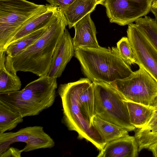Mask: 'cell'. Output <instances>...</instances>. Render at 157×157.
I'll return each mask as SVG.
<instances>
[{"label": "cell", "mask_w": 157, "mask_h": 157, "mask_svg": "<svg viewBox=\"0 0 157 157\" xmlns=\"http://www.w3.org/2000/svg\"><path fill=\"white\" fill-rule=\"evenodd\" d=\"M57 92L62 101V122L68 130L76 132L79 139H85L102 150L107 143L93 123L96 115L93 82L87 78H81L60 84Z\"/></svg>", "instance_id": "obj_1"}, {"label": "cell", "mask_w": 157, "mask_h": 157, "mask_svg": "<svg viewBox=\"0 0 157 157\" xmlns=\"http://www.w3.org/2000/svg\"><path fill=\"white\" fill-rule=\"evenodd\" d=\"M42 35L16 56L11 58L17 71L29 72L39 77L47 75L57 44L68 25L62 10Z\"/></svg>", "instance_id": "obj_2"}, {"label": "cell", "mask_w": 157, "mask_h": 157, "mask_svg": "<svg viewBox=\"0 0 157 157\" xmlns=\"http://www.w3.org/2000/svg\"><path fill=\"white\" fill-rule=\"evenodd\" d=\"M57 88V78L40 77L21 90L0 93V103L23 117L38 115L53 104Z\"/></svg>", "instance_id": "obj_3"}, {"label": "cell", "mask_w": 157, "mask_h": 157, "mask_svg": "<svg viewBox=\"0 0 157 157\" xmlns=\"http://www.w3.org/2000/svg\"><path fill=\"white\" fill-rule=\"evenodd\" d=\"M83 73L92 82L111 83L129 76L133 71L121 57L116 47L83 48L75 50Z\"/></svg>", "instance_id": "obj_4"}, {"label": "cell", "mask_w": 157, "mask_h": 157, "mask_svg": "<svg viewBox=\"0 0 157 157\" xmlns=\"http://www.w3.org/2000/svg\"><path fill=\"white\" fill-rule=\"evenodd\" d=\"M93 82L96 115L128 131L135 130L136 128L131 123L127 105L116 88L106 82Z\"/></svg>", "instance_id": "obj_5"}, {"label": "cell", "mask_w": 157, "mask_h": 157, "mask_svg": "<svg viewBox=\"0 0 157 157\" xmlns=\"http://www.w3.org/2000/svg\"><path fill=\"white\" fill-rule=\"evenodd\" d=\"M49 6L26 0H0V51L4 50L9 39L25 23Z\"/></svg>", "instance_id": "obj_6"}, {"label": "cell", "mask_w": 157, "mask_h": 157, "mask_svg": "<svg viewBox=\"0 0 157 157\" xmlns=\"http://www.w3.org/2000/svg\"><path fill=\"white\" fill-rule=\"evenodd\" d=\"M139 69L125 78L110 83L124 100L148 107L157 96V82L141 65Z\"/></svg>", "instance_id": "obj_7"}, {"label": "cell", "mask_w": 157, "mask_h": 157, "mask_svg": "<svg viewBox=\"0 0 157 157\" xmlns=\"http://www.w3.org/2000/svg\"><path fill=\"white\" fill-rule=\"evenodd\" d=\"M26 143L21 149L28 152L40 149L51 148L55 145L53 139L44 130L41 126H28L15 132H4L0 134V155L6 151L14 143Z\"/></svg>", "instance_id": "obj_8"}, {"label": "cell", "mask_w": 157, "mask_h": 157, "mask_svg": "<svg viewBox=\"0 0 157 157\" xmlns=\"http://www.w3.org/2000/svg\"><path fill=\"white\" fill-rule=\"evenodd\" d=\"M153 0H105L109 21L121 26L128 25L150 12Z\"/></svg>", "instance_id": "obj_9"}, {"label": "cell", "mask_w": 157, "mask_h": 157, "mask_svg": "<svg viewBox=\"0 0 157 157\" xmlns=\"http://www.w3.org/2000/svg\"><path fill=\"white\" fill-rule=\"evenodd\" d=\"M128 25L127 37L136 58V64L141 65L157 82V50L135 24Z\"/></svg>", "instance_id": "obj_10"}, {"label": "cell", "mask_w": 157, "mask_h": 157, "mask_svg": "<svg viewBox=\"0 0 157 157\" xmlns=\"http://www.w3.org/2000/svg\"><path fill=\"white\" fill-rule=\"evenodd\" d=\"M75 52L72 38L66 28L55 49L47 75L56 78L60 77Z\"/></svg>", "instance_id": "obj_11"}, {"label": "cell", "mask_w": 157, "mask_h": 157, "mask_svg": "<svg viewBox=\"0 0 157 157\" xmlns=\"http://www.w3.org/2000/svg\"><path fill=\"white\" fill-rule=\"evenodd\" d=\"M58 8V6L49 4L46 10L31 18L10 37L5 46L4 50L11 44L25 36L40 29L48 28L57 16Z\"/></svg>", "instance_id": "obj_12"}, {"label": "cell", "mask_w": 157, "mask_h": 157, "mask_svg": "<svg viewBox=\"0 0 157 157\" xmlns=\"http://www.w3.org/2000/svg\"><path fill=\"white\" fill-rule=\"evenodd\" d=\"M73 27L75 35L72 38L75 50L83 48H98L95 25L88 13L78 21Z\"/></svg>", "instance_id": "obj_13"}, {"label": "cell", "mask_w": 157, "mask_h": 157, "mask_svg": "<svg viewBox=\"0 0 157 157\" xmlns=\"http://www.w3.org/2000/svg\"><path fill=\"white\" fill-rule=\"evenodd\" d=\"M139 152L135 137L128 134L107 143L97 157H137Z\"/></svg>", "instance_id": "obj_14"}, {"label": "cell", "mask_w": 157, "mask_h": 157, "mask_svg": "<svg viewBox=\"0 0 157 157\" xmlns=\"http://www.w3.org/2000/svg\"><path fill=\"white\" fill-rule=\"evenodd\" d=\"M17 72L11 57L6 55L5 50L0 51V93L20 90L21 83Z\"/></svg>", "instance_id": "obj_15"}, {"label": "cell", "mask_w": 157, "mask_h": 157, "mask_svg": "<svg viewBox=\"0 0 157 157\" xmlns=\"http://www.w3.org/2000/svg\"><path fill=\"white\" fill-rule=\"evenodd\" d=\"M97 5L96 0H75L68 6L59 9L67 20L69 28L71 29L85 16L93 12Z\"/></svg>", "instance_id": "obj_16"}, {"label": "cell", "mask_w": 157, "mask_h": 157, "mask_svg": "<svg viewBox=\"0 0 157 157\" xmlns=\"http://www.w3.org/2000/svg\"><path fill=\"white\" fill-rule=\"evenodd\" d=\"M129 113L131 123L136 128L145 127L154 115L155 109L129 101L124 100Z\"/></svg>", "instance_id": "obj_17"}, {"label": "cell", "mask_w": 157, "mask_h": 157, "mask_svg": "<svg viewBox=\"0 0 157 157\" xmlns=\"http://www.w3.org/2000/svg\"><path fill=\"white\" fill-rule=\"evenodd\" d=\"M94 125L107 143L128 134L126 129L103 119L96 115L93 121Z\"/></svg>", "instance_id": "obj_18"}, {"label": "cell", "mask_w": 157, "mask_h": 157, "mask_svg": "<svg viewBox=\"0 0 157 157\" xmlns=\"http://www.w3.org/2000/svg\"><path fill=\"white\" fill-rule=\"evenodd\" d=\"M47 28L36 30L11 44L5 50L6 55L11 58L18 56L37 40Z\"/></svg>", "instance_id": "obj_19"}, {"label": "cell", "mask_w": 157, "mask_h": 157, "mask_svg": "<svg viewBox=\"0 0 157 157\" xmlns=\"http://www.w3.org/2000/svg\"><path fill=\"white\" fill-rule=\"evenodd\" d=\"M23 118L19 113L13 111L0 103V134L15 128L23 122Z\"/></svg>", "instance_id": "obj_20"}, {"label": "cell", "mask_w": 157, "mask_h": 157, "mask_svg": "<svg viewBox=\"0 0 157 157\" xmlns=\"http://www.w3.org/2000/svg\"><path fill=\"white\" fill-rule=\"evenodd\" d=\"M134 136L138 145L139 152L143 149H148L157 138V119L147 127L137 129Z\"/></svg>", "instance_id": "obj_21"}, {"label": "cell", "mask_w": 157, "mask_h": 157, "mask_svg": "<svg viewBox=\"0 0 157 157\" xmlns=\"http://www.w3.org/2000/svg\"><path fill=\"white\" fill-rule=\"evenodd\" d=\"M135 22L157 50V23L155 19L146 16Z\"/></svg>", "instance_id": "obj_22"}, {"label": "cell", "mask_w": 157, "mask_h": 157, "mask_svg": "<svg viewBox=\"0 0 157 157\" xmlns=\"http://www.w3.org/2000/svg\"><path fill=\"white\" fill-rule=\"evenodd\" d=\"M117 48L122 60L130 66L136 64V59L127 37L121 38L117 43Z\"/></svg>", "instance_id": "obj_23"}, {"label": "cell", "mask_w": 157, "mask_h": 157, "mask_svg": "<svg viewBox=\"0 0 157 157\" xmlns=\"http://www.w3.org/2000/svg\"><path fill=\"white\" fill-rule=\"evenodd\" d=\"M50 5L58 6L60 9L64 8L71 4L75 0H46Z\"/></svg>", "instance_id": "obj_24"}, {"label": "cell", "mask_w": 157, "mask_h": 157, "mask_svg": "<svg viewBox=\"0 0 157 157\" xmlns=\"http://www.w3.org/2000/svg\"><path fill=\"white\" fill-rule=\"evenodd\" d=\"M22 153L21 149L13 147H10L6 151L0 155V157H21Z\"/></svg>", "instance_id": "obj_25"}, {"label": "cell", "mask_w": 157, "mask_h": 157, "mask_svg": "<svg viewBox=\"0 0 157 157\" xmlns=\"http://www.w3.org/2000/svg\"><path fill=\"white\" fill-rule=\"evenodd\" d=\"M154 157H157V141L151 145L148 149Z\"/></svg>", "instance_id": "obj_26"}, {"label": "cell", "mask_w": 157, "mask_h": 157, "mask_svg": "<svg viewBox=\"0 0 157 157\" xmlns=\"http://www.w3.org/2000/svg\"><path fill=\"white\" fill-rule=\"evenodd\" d=\"M151 8H157V0H153Z\"/></svg>", "instance_id": "obj_27"}, {"label": "cell", "mask_w": 157, "mask_h": 157, "mask_svg": "<svg viewBox=\"0 0 157 157\" xmlns=\"http://www.w3.org/2000/svg\"><path fill=\"white\" fill-rule=\"evenodd\" d=\"M97 1L98 4H100L103 5V3L105 0H96Z\"/></svg>", "instance_id": "obj_28"}, {"label": "cell", "mask_w": 157, "mask_h": 157, "mask_svg": "<svg viewBox=\"0 0 157 157\" xmlns=\"http://www.w3.org/2000/svg\"><path fill=\"white\" fill-rule=\"evenodd\" d=\"M156 140H157V139H156Z\"/></svg>", "instance_id": "obj_29"}]
</instances>
